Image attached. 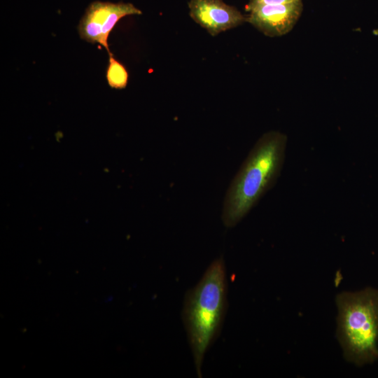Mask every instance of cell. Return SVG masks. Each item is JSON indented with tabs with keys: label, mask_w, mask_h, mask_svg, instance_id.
I'll return each mask as SVG.
<instances>
[{
	"label": "cell",
	"mask_w": 378,
	"mask_h": 378,
	"mask_svg": "<svg viewBox=\"0 0 378 378\" xmlns=\"http://www.w3.org/2000/svg\"><path fill=\"white\" fill-rule=\"evenodd\" d=\"M286 144V135L274 130L256 141L225 194L221 218L226 227L239 223L274 185L284 164Z\"/></svg>",
	"instance_id": "6da1fadb"
},
{
	"label": "cell",
	"mask_w": 378,
	"mask_h": 378,
	"mask_svg": "<svg viewBox=\"0 0 378 378\" xmlns=\"http://www.w3.org/2000/svg\"><path fill=\"white\" fill-rule=\"evenodd\" d=\"M227 293L225 265L220 257L209 265L186 295L183 321L199 377L204 354L220 332L227 309Z\"/></svg>",
	"instance_id": "7a4b0ae2"
},
{
	"label": "cell",
	"mask_w": 378,
	"mask_h": 378,
	"mask_svg": "<svg viewBox=\"0 0 378 378\" xmlns=\"http://www.w3.org/2000/svg\"><path fill=\"white\" fill-rule=\"evenodd\" d=\"M337 337L346 359L360 366L378 358V289L342 293L336 298Z\"/></svg>",
	"instance_id": "3957f363"
},
{
	"label": "cell",
	"mask_w": 378,
	"mask_h": 378,
	"mask_svg": "<svg viewBox=\"0 0 378 378\" xmlns=\"http://www.w3.org/2000/svg\"><path fill=\"white\" fill-rule=\"evenodd\" d=\"M141 14V10L131 3L94 1L80 20L78 34L88 43L102 45L111 55L108 38L117 22L125 16Z\"/></svg>",
	"instance_id": "277c9868"
},
{
	"label": "cell",
	"mask_w": 378,
	"mask_h": 378,
	"mask_svg": "<svg viewBox=\"0 0 378 378\" xmlns=\"http://www.w3.org/2000/svg\"><path fill=\"white\" fill-rule=\"evenodd\" d=\"M303 10L302 0L288 4H261L247 10L246 22L269 37L286 34L294 27Z\"/></svg>",
	"instance_id": "5b68a950"
},
{
	"label": "cell",
	"mask_w": 378,
	"mask_h": 378,
	"mask_svg": "<svg viewBox=\"0 0 378 378\" xmlns=\"http://www.w3.org/2000/svg\"><path fill=\"white\" fill-rule=\"evenodd\" d=\"M188 4L190 18L212 36L246 22L236 7L223 0H190Z\"/></svg>",
	"instance_id": "8992f818"
},
{
	"label": "cell",
	"mask_w": 378,
	"mask_h": 378,
	"mask_svg": "<svg viewBox=\"0 0 378 378\" xmlns=\"http://www.w3.org/2000/svg\"><path fill=\"white\" fill-rule=\"evenodd\" d=\"M128 77L125 66L117 60L113 54L108 55V63L106 71L108 85L113 89H124L127 85Z\"/></svg>",
	"instance_id": "52a82bcc"
},
{
	"label": "cell",
	"mask_w": 378,
	"mask_h": 378,
	"mask_svg": "<svg viewBox=\"0 0 378 378\" xmlns=\"http://www.w3.org/2000/svg\"><path fill=\"white\" fill-rule=\"evenodd\" d=\"M299 0H249L248 4L246 6V10L261 4H281L294 2Z\"/></svg>",
	"instance_id": "ba28073f"
}]
</instances>
